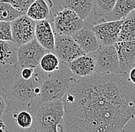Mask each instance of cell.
Returning <instances> with one entry per match:
<instances>
[{"mask_svg":"<svg viewBox=\"0 0 135 132\" xmlns=\"http://www.w3.org/2000/svg\"><path fill=\"white\" fill-rule=\"evenodd\" d=\"M62 101L60 132H119L135 118V85L122 72L73 77Z\"/></svg>","mask_w":135,"mask_h":132,"instance_id":"1","label":"cell"},{"mask_svg":"<svg viewBox=\"0 0 135 132\" xmlns=\"http://www.w3.org/2000/svg\"><path fill=\"white\" fill-rule=\"evenodd\" d=\"M27 109L33 117L34 132H60L64 116V103L62 100L42 102L35 99L28 102Z\"/></svg>","mask_w":135,"mask_h":132,"instance_id":"2","label":"cell"},{"mask_svg":"<svg viewBox=\"0 0 135 132\" xmlns=\"http://www.w3.org/2000/svg\"><path fill=\"white\" fill-rule=\"evenodd\" d=\"M73 77L75 76L71 73L68 64H64L54 73H44L40 82V93L37 99L42 102L62 100Z\"/></svg>","mask_w":135,"mask_h":132,"instance_id":"3","label":"cell"},{"mask_svg":"<svg viewBox=\"0 0 135 132\" xmlns=\"http://www.w3.org/2000/svg\"><path fill=\"white\" fill-rule=\"evenodd\" d=\"M41 78L42 75L37 73L29 80H25L20 75H16L6 80L2 92L8 100L27 105L38 97Z\"/></svg>","mask_w":135,"mask_h":132,"instance_id":"4","label":"cell"},{"mask_svg":"<svg viewBox=\"0 0 135 132\" xmlns=\"http://www.w3.org/2000/svg\"><path fill=\"white\" fill-rule=\"evenodd\" d=\"M91 54L95 61V73L104 74L120 73L118 53L114 45L100 46Z\"/></svg>","mask_w":135,"mask_h":132,"instance_id":"5","label":"cell"},{"mask_svg":"<svg viewBox=\"0 0 135 132\" xmlns=\"http://www.w3.org/2000/svg\"><path fill=\"white\" fill-rule=\"evenodd\" d=\"M84 24V20L75 12L68 8H62L56 12L54 18L55 35L72 36L83 28Z\"/></svg>","mask_w":135,"mask_h":132,"instance_id":"6","label":"cell"},{"mask_svg":"<svg viewBox=\"0 0 135 132\" xmlns=\"http://www.w3.org/2000/svg\"><path fill=\"white\" fill-rule=\"evenodd\" d=\"M49 52L35 38L30 42L18 47L17 51V66L22 69L25 67L35 69L39 66L42 57Z\"/></svg>","mask_w":135,"mask_h":132,"instance_id":"7","label":"cell"},{"mask_svg":"<svg viewBox=\"0 0 135 132\" xmlns=\"http://www.w3.org/2000/svg\"><path fill=\"white\" fill-rule=\"evenodd\" d=\"M54 52L64 64H68L76 58L87 54L71 36L64 35H55Z\"/></svg>","mask_w":135,"mask_h":132,"instance_id":"8","label":"cell"},{"mask_svg":"<svg viewBox=\"0 0 135 132\" xmlns=\"http://www.w3.org/2000/svg\"><path fill=\"white\" fill-rule=\"evenodd\" d=\"M36 22L26 15L19 16L12 22L13 42L18 47L25 44L35 38Z\"/></svg>","mask_w":135,"mask_h":132,"instance_id":"9","label":"cell"},{"mask_svg":"<svg viewBox=\"0 0 135 132\" xmlns=\"http://www.w3.org/2000/svg\"><path fill=\"white\" fill-rule=\"evenodd\" d=\"M124 20L103 22L93 25V31L100 46L114 45L118 41V37Z\"/></svg>","mask_w":135,"mask_h":132,"instance_id":"10","label":"cell"},{"mask_svg":"<svg viewBox=\"0 0 135 132\" xmlns=\"http://www.w3.org/2000/svg\"><path fill=\"white\" fill-rule=\"evenodd\" d=\"M84 22L83 28L71 37L87 54H91L100 47V44L93 31L92 24L88 21Z\"/></svg>","mask_w":135,"mask_h":132,"instance_id":"11","label":"cell"},{"mask_svg":"<svg viewBox=\"0 0 135 132\" xmlns=\"http://www.w3.org/2000/svg\"><path fill=\"white\" fill-rule=\"evenodd\" d=\"M114 46L118 53L120 72L128 74L135 63V41H118Z\"/></svg>","mask_w":135,"mask_h":132,"instance_id":"12","label":"cell"},{"mask_svg":"<svg viewBox=\"0 0 135 132\" xmlns=\"http://www.w3.org/2000/svg\"><path fill=\"white\" fill-rule=\"evenodd\" d=\"M35 39L48 51H54L55 44V33L49 20L36 22Z\"/></svg>","mask_w":135,"mask_h":132,"instance_id":"13","label":"cell"},{"mask_svg":"<svg viewBox=\"0 0 135 132\" xmlns=\"http://www.w3.org/2000/svg\"><path fill=\"white\" fill-rule=\"evenodd\" d=\"M68 66L75 77H87L95 73V61L92 54H84L70 62Z\"/></svg>","mask_w":135,"mask_h":132,"instance_id":"14","label":"cell"},{"mask_svg":"<svg viewBox=\"0 0 135 132\" xmlns=\"http://www.w3.org/2000/svg\"><path fill=\"white\" fill-rule=\"evenodd\" d=\"M134 10L135 0H117L112 11L97 23L124 20Z\"/></svg>","mask_w":135,"mask_h":132,"instance_id":"15","label":"cell"},{"mask_svg":"<svg viewBox=\"0 0 135 132\" xmlns=\"http://www.w3.org/2000/svg\"><path fill=\"white\" fill-rule=\"evenodd\" d=\"M52 6L51 0H35L25 15L35 22L49 20L51 17Z\"/></svg>","mask_w":135,"mask_h":132,"instance_id":"16","label":"cell"},{"mask_svg":"<svg viewBox=\"0 0 135 132\" xmlns=\"http://www.w3.org/2000/svg\"><path fill=\"white\" fill-rule=\"evenodd\" d=\"M61 6L75 12L85 21L92 14L94 2L93 0H61Z\"/></svg>","mask_w":135,"mask_h":132,"instance_id":"17","label":"cell"},{"mask_svg":"<svg viewBox=\"0 0 135 132\" xmlns=\"http://www.w3.org/2000/svg\"><path fill=\"white\" fill-rule=\"evenodd\" d=\"M18 48L14 42L0 41V66H17Z\"/></svg>","mask_w":135,"mask_h":132,"instance_id":"18","label":"cell"},{"mask_svg":"<svg viewBox=\"0 0 135 132\" xmlns=\"http://www.w3.org/2000/svg\"><path fill=\"white\" fill-rule=\"evenodd\" d=\"M116 1L117 0H93L94 8L92 14L85 21L90 22L92 25L98 22L112 11Z\"/></svg>","mask_w":135,"mask_h":132,"instance_id":"19","label":"cell"},{"mask_svg":"<svg viewBox=\"0 0 135 132\" xmlns=\"http://www.w3.org/2000/svg\"><path fill=\"white\" fill-rule=\"evenodd\" d=\"M135 41V12H131L124 20L122 24L118 41Z\"/></svg>","mask_w":135,"mask_h":132,"instance_id":"20","label":"cell"},{"mask_svg":"<svg viewBox=\"0 0 135 132\" xmlns=\"http://www.w3.org/2000/svg\"><path fill=\"white\" fill-rule=\"evenodd\" d=\"M12 118L16 124L18 128L28 131L30 129L32 130L33 126V117L32 113L27 110H16L13 112Z\"/></svg>","mask_w":135,"mask_h":132,"instance_id":"21","label":"cell"},{"mask_svg":"<svg viewBox=\"0 0 135 132\" xmlns=\"http://www.w3.org/2000/svg\"><path fill=\"white\" fill-rule=\"evenodd\" d=\"M60 60L53 52H47L41 59L39 66L45 73H51L59 70L61 67Z\"/></svg>","mask_w":135,"mask_h":132,"instance_id":"22","label":"cell"},{"mask_svg":"<svg viewBox=\"0 0 135 132\" xmlns=\"http://www.w3.org/2000/svg\"><path fill=\"white\" fill-rule=\"evenodd\" d=\"M21 15H22V14L10 4L0 0V22H12Z\"/></svg>","mask_w":135,"mask_h":132,"instance_id":"23","label":"cell"},{"mask_svg":"<svg viewBox=\"0 0 135 132\" xmlns=\"http://www.w3.org/2000/svg\"><path fill=\"white\" fill-rule=\"evenodd\" d=\"M10 4L12 7L18 11L21 14L25 15L28 8L35 2V0H2Z\"/></svg>","mask_w":135,"mask_h":132,"instance_id":"24","label":"cell"},{"mask_svg":"<svg viewBox=\"0 0 135 132\" xmlns=\"http://www.w3.org/2000/svg\"><path fill=\"white\" fill-rule=\"evenodd\" d=\"M0 41L13 42L12 34V22H0Z\"/></svg>","mask_w":135,"mask_h":132,"instance_id":"25","label":"cell"},{"mask_svg":"<svg viewBox=\"0 0 135 132\" xmlns=\"http://www.w3.org/2000/svg\"><path fill=\"white\" fill-rule=\"evenodd\" d=\"M9 109H10V104L8 102V99L2 92H0V119Z\"/></svg>","mask_w":135,"mask_h":132,"instance_id":"26","label":"cell"},{"mask_svg":"<svg viewBox=\"0 0 135 132\" xmlns=\"http://www.w3.org/2000/svg\"><path fill=\"white\" fill-rule=\"evenodd\" d=\"M35 73V69L33 68H29V67H25L21 69V73L20 76L25 79V80H29L33 77V76Z\"/></svg>","mask_w":135,"mask_h":132,"instance_id":"27","label":"cell"},{"mask_svg":"<svg viewBox=\"0 0 135 132\" xmlns=\"http://www.w3.org/2000/svg\"><path fill=\"white\" fill-rule=\"evenodd\" d=\"M128 78L130 81L135 85V66H134L128 73Z\"/></svg>","mask_w":135,"mask_h":132,"instance_id":"28","label":"cell"},{"mask_svg":"<svg viewBox=\"0 0 135 132\" xmlns=\"http://www.w3.org/2000/svg\"><path fill=\"white\" fill-rule=\"evenodd\" d=\"M0 132H6V126L0 119Z\"/></svg>","mask_w":135,"mask_h":132,"instance_id":"29","label":"cell"},{"mask_svg":"<svg viewBox=\"0 0 135 132\" xmlns=\"http://www.w3.org/2000/svg\"><path fill=\"white\" fill-rule=\"evenodd\" d=\"M119 132H127L126 131V130H124V129H123V130H121L120 131H119Z\"/></svg>","mask_w":135,"mask_h":132,"instance_id":"30","label":"cell"},{"mask_svg":"<svg viewBox=\"0 0 135 132\" xmlns=\"http://www.w3.org/2000/svg\"><path fill=\"white\" fill-rule=\"evenodd\" d=\"M134 12H135V10H134Z\"/></svg>","mask_w":135,"mask_h":132,"instance_id":"31","label":"cell"},{"mask_svg":"<svg viewBox=\"0 0 135 132\" xmlns=\"http://www.w3.org/2000/svg\"><path fill=\"white\" fill-rule=\"evenodd\" d=\"M134 132H135V131H134Z\"/></svg>","mask_w":135,"mask_h":132,"instance_id":"32","label":"cell"}]
</instances>
